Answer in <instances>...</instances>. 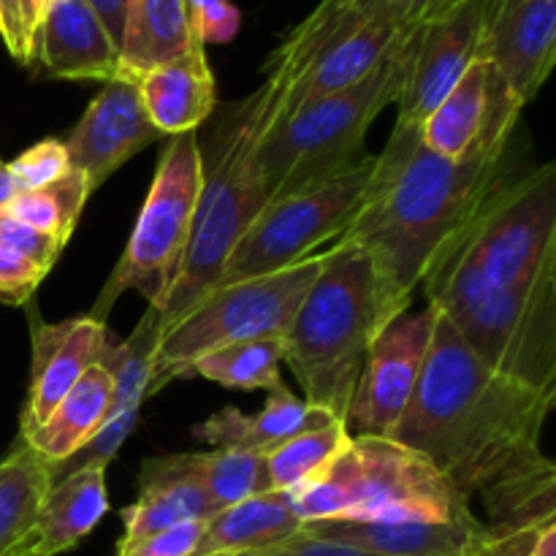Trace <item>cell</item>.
I'll list each match as a JSON object with an SVG mask.
<instances>
[{
  "label": "cell",
  "mask_w": 556,
  "mask_h": 556,
  "mask_svg": "<svg viewBox=\"0 0 556 556\" xmlns=\"http://www.w3.org/2000/svg\"><path fill=\"white\" fill-rule=\"evenodd\" d=\"M554 402L478 362L434 309L421 380L394 440L427 456L467 503L481 500L492 530H530L556 516V465L543 451Z\"/></svg>",
  "instance_id": "cell-1"
},
{
  "label": "cell",
  "mask_w": 556,
  "mask_h": 556,
  "mask_svg": "<svg viewBox=\"0 0 556 556\" xmlns=\"http://www.w3.org/2000/svg\"><path fill=\"white\" fill-rule=\"evenodd\" d=\"M510 155L514 147H503L445 161L421 144V128L394 125L362 210L337 239L367 253L386 326L407 313L445 244L510 172Z\"/></svg>",
  "instance_id": "cell-2"
},
{
  "label": "cell",
  "mask_w": 556,
  "mask_h": 556,
  "mask_svg": "<svg viewBox=\"0 0 556 556\" xmlns=\"http://www.w3.org/2000/svg\"><path fill=\"white\" fill-rule=\"evenodd\" d=\"M296 76L288 65L269 60L264 85L223 112L204 157L193 233L172 293L161 309L163 331L182 320L206 293L220 286L233 248L258 212L269 204L258 150L266 130L286 114Z\"/></svg>",
  "instance_id": "cell-3"
},
{
  "label": "cell",
  "mask_w": 556,
  "mask_h": 556,
  "mask_svg": "<svg viewBox=\"0 0 556 556\" xmlns=\"http://www.w3.org/2000/svg\"><path fill=\"white\" fill-rule=\"evenodd\" d=\"M383 329L367 253L334 242L282 334V364L302 386V400L345 424L369 348Z\"/></svg>",
  "instance_id": "cell-4"
},
{
  "label": "cell",
  "mask_w": 556,
  "mask_h": 556,
  "mask_svg": "<svg viewBox=\"0 0 556 556\" xmlns=\"http://www.w3.org/2000/svg\"><path fill=\"white\" fill-rule=\"evenodd\" d=\"M556 280V166L508 172L454 233L424 277L429 299L467 288Z\"/></svg>",
  "instance_id": "cell-5"
},
{
  "label": "cell",
  "mask_w": 556,
  "mask_h": 556,
  "mask_svg": "<svg viewBox=\"0 0 556 556\" xmlns=\"http://www.w3.org/2000/svg\"><path fill=\"white\" fill-rule=\"evenodd\" d=\"M418 30L421 27H416L367 79L282 114L266 130L258 166L269 201L340 177L367 157L364 139L369 125L400 98Z\"/></svg>",
  "instance_id": "cell-6"
},
{
  "label": "cell",
  "mask_w": 556,
  "mask_h": 556,
  "mask_svg": "<svg viewBox=\"0 0 556 556\" xmlns=\"http://www.w3.org/2000/svg\"><path fill=\"white\" fill-rule=\"evenodd\" d=\"M309 521H470V503L418 451L394 438H353L315 483L291 494Z\"/></svg>",
  "instance_id": "cell-7"
},
{
  "label": "cell",
  "mask_w": 556,
  "mask_h": 556,
  "mask_svg": "<svg viewBox=\"0 0 556 556\" xmlns=\"http://www.w3.org/2000/svg\"><path fill=\"white\" fill-rule=\"evenodd\" d=\"M201 179L204 150L199 144V130L172 136L157 157L155 177L134 233L92 307V318L106 324L109 309L123 291H139L150 307L163 309L193 233Z\"/></svg>",
  "instance_id": "cell-8"
},
{
  "label": "cell",
  "mask_w": 556,
  "mask_h": 556,
  "mask_svg": "<svg viewBox=\"0 0 556 556\" xmlns=\"http://www.w3.org/2000/svg\"><path fill=\"white\" fill-rule=\"evenodd\" d=\"M324 255L326 250L282 271L228 282L206 293L182 320L163 331L150 394L174 380L190 378L193 364L206 353L286 334L304 293L320 275Z\"/></svg>",
  "instance_id": "cell-9"
},
{
  "label": "cell",
  "mask_w": 556,
  "mask_h": 556,
  "mask_svg": "<svg viewBox=\"0 0 556 556\" xmlns=\"http://www.w3.org/2000/svg\"><path fill=\"white\" fill-rule=\"evenodd\" d=\"M494 372L556 396V280L525 288H467L429 299Z\"/></svg>",
  "instance_id": "cell-10"
},
{
  "label": "cell",
  "mask_w": 556,
  "mask_h": 556,
  "mask_svg": "<svg viewBox=\"0 0 556 556\" xmlns=\"http://www.w3.org/2000/svg\"><path fill=\"white\" fill-rule=\"evenodd\" d=\"M372 174L375 155H367L340 177L271 199L233 248L220 286L282 271L318 253L326 242H337L362 210Z\"/></svg>",
  "instance_id": "cell-11"
},
{
  "label": "cell",
  "mask_w": 556,
  "mask_h": 556,
  "mask_svg": "<svg viewBox=\"0 0 556 556\" xmlns=\"http://www.w3.org/2000/svg\"><path fill=\"white\" fill-rule=\"evenodd\" d=\"M432 329L434 309L427 304L418 313H402L375 337L348 410L345 427L353 438H394L421 380Z\"/></svg>",
  "instance_id": "cell-12"
},
{
  "label": "cell",
  "mask_w": 556,
  "mask_h": 556,
  "mask_svg": "<svg viewBox=\"0 0 556 556\" xmlns=\"http://www.w3.org/2000/svg\"><path fill=\"white\" fill-rule=\"evenodd\" d=\"M521 103L486 60H476L459 85L424 119L421 144L445 161L503 150L514 141Z\"/></svg>",
  "instance_id": "cell-13"
},
{
  "label": "cell",
  "mask_w": 556,
  "mask_h": 556,
  "mask_svg": "<svg viewBox=\"0 0 556 556\" xmlns=\"http://www.w3.org/2000/svg\"><path fill=\"white\" fill-rule=\"evenodd\" d=\"M483 3L486 0H465L418 30L410 71L396 98V125L421 128L470 71L481 54Z\"/></svg>",
  "instance_id": "cell-14"
},
{
  "label": "cell",
  "mask_w": 556,
  "mask_h": 556,
  "mask_svg": "<svg viewBox=\"0 0 556 556\" xmlns=\"http://www.w3.org/2000/svg\"><path fill=\"white\" fill-rule=\"evenodd\" d=\"M478 60L527 106L556 63V0H486Z\"/></svg>",
  "instance_id": "cell-15"
},
{
  "label": "cell",
  "mask_w": 556,
  "mask_h": 556,
  "mask_svg": "<svg viewBox=\"0 0 556 556\" xmlns=\"http://www.w3.org/2000/svg\"><path fill=\"white\" fill-rule=\"evenodd\" d=\"M163 139L150 123L141 103L139 85L130 76L117 74L103 81L101 92L65 139L71 168L81 172L96 193L125 161L144 147Z\"/></svg>",
  "instance_id": "cell-16"
},
{
  "label": "cell",
  "mask_w": 556,
  "mask_h": 556,
  "mask_svg": "<svg viewBox=\"0 0 556 556\" xmlns=\"http://www.w3.org/2000/svg\"><path fill=\"white\" fill-rule=\"evenodd\" d=\"M33 369L30 391L20 416V438L36 432L65 394L76 386V380L103 358L109 345L106 324L92 315L43 324L33 320Z\"/></svg>",
  "instance_id": "cell-17"
},
{
  "label": "cell",
  "mask_w": 556,
  "mask_h": 556,
  "mask_svg": "<svg viewBox=\"0 0 556 556\" xmlns=\"http://www.w3.org/2000/svg\"><path fill=\"white\" fill-rule=\"evenodd\" d=\"M27 68L47 79L109 81L119 71V52L87 0H49Z\"/></svg>",
  "instance_id": "cell-18"
},
{
  "label": "cell",
  "mask_w": 556,
  "mask_h": 556,
  "mask_svg": "<svg viewBox=\"0 0 556 556\" xmlns=\"http://www.w3.org/2000/svg\"><path fill=\"white\" fill-rule=\"evenodd\" d=\"M302 532L320 541L348 543L380 556H481L492 543V530L481 519L470 521H309Z\"/></svg>",
  "instance_id": "cell-19"
},
{
  "label": "cell",
  "mask_w": 556,
  "mask_h": 556,
  "mask_svg": "<svg viewBox=\"0 0 556 556\" xmlns=\"http://www.w3.org/2000/svg\"><path fill=\"white\" fill-rule=\"evenodd\" d=\"M212 516H215V508L195 476L193 454L147 459L141 465L139 500L123 510V538L119 541H141V538L168 530V527L212 519Z\"/></svg>",
  "instance_id": "cell-20"
},
{
  "label": "cell",
  "mask_w": 556,
  "mask_h": 556,
  "mask_svg": "<svg viewBox=\"0 0 556 556\" xmlns=\"http://www.w3.org/2000/svg\"><path fill=\"white\" fill-rule=\"evenodd\" d=\"M416 27H400L380 20H356L337 33L329 47L313 60L288 96L286 114L315 98L331 96L367 79Z\"/></svg>",
  "instance_id": "cell-21"
},
{
  "label": "cell",
  "mask_w": 556,
  "mask_h": 556,
  "mask_svg": "<svg viewBox=\"0 0 556 556\" xmlns=\"http://www.w3.org/2000/svg\"><path fill=\"white\" fill-rule=\"evenodd\" d=\"M204 43H193L185 54L147 71L136 79L141 103L161 136L199 130L217 106L215 74L206 63Z\"/></svg>",
  "instance_id": "cell-22"
},
{
  "label": "cell",
  "mask_w": 556,
  "mask_h": 556,
  "mask_svg": "<svg viewBox=\"0 0 556 556\" xmlns=\"http://www.w3.org/2000/svg\"><path fill=\"white\" fill-rule=\"evenodd\" d=\"M106 514V467H76L54 478L27 541V556L71 552L101 525Z\"/></svg>",
  "instance_id": "cell-23"
},
{
  "label": "cell",
  "mask_w": 556,
  "mask_h": 556,
  "mask_svg": "<svg viewBox=\"0 0 556 556\" xmlns=\"http://www.w3.org/2000/svg\"><path fill=\"white\" fill-rule=\"evenodd\" d=\"M329 421H337L331 413L291 394L286 386H277L275 391H269V400L255 416H248L239 407H223L210 421L193 429V438L212 448H244L266 456L286 440Z\"/></svg>",
  "instance_id": "cell-24"
},
{
  "label": "cell",
  "mask_w": 556,
  "mask_h": 556,
  "mask_svg": "<svg viewBox=\"0 0 556 556\" xmlns=\"http://www.w3.org/2000/svg\"><path fill=\"white\" fill-rule=\"evenodd\" d=\"M302 530L288 492H266L206 519L195 556H242L288 541Z\"/></svg>",
  "instance_id": "cell-25"
},
{
  "label": "cell",
  "mask_w": 556,
  "mask_h": 556,
  "mask_svg": "<svg viewBox=\"0 0 556 556\" xmlns=\"http://www.w3.org/2000/svg\"><path fill=\"white\" fill-rule=\"evenodd\" d=\"M112 375L103 364H92L79 380H76L74 389L60 400V405L54 407L52 416L30 432L25 440L43 462H49L52 467L68 462L76 451L85 448L92 440V434L101 429V424L106 421L109 405H112Z\"/></svg>",
  "instance_id": "cell-26"
},
{
  "label": "cell",
  "mask_w": 556,
  "mask_h": 556,
  "mask_svg": "<svg viewBox=\"0 0 556 556\" xmlns=\"http://www.w3.org/2000/svg\"><path fill=\"white\" fill-rule=\"evenodd\" d=\"M193 43L201 41L190 25V0H130L117 74L139 79Z\"/></svg>",
  "instance_id": "cell-27"
},
{
  "label": "cell",
  "mask_w": 556,
  "mask_h": 556,
  "mask_svg": "<svg viewBox=\"0 0 556 556\" xmlns=\"http://www.w3.org/2000/svg\"><path fill=\"white\" fill-rule=\"evenodd\" d=\"M52 481V465L25 440L0 462V556H27V541Z\"/></svg>",
  "instance_id": "cell-28"
},
{
  "label": "cell",
  "mask_w": 556,
  "mask_h": 556,
  "mask_svg": "<svg viewBox=\"0 0 556 556\" xmlns=\"http://www.w3.org/2000/svg\"><path fill=\"white\" fill-rule=\"evenodd\" d=\"M161 337V309L147 304V313L141 315L136 329L119 345L109 342L103 358L98 362L109 369L114 383L112 405H109L106 418L123 416V413H141V402L150 396Z\"/></svg>",
  "instance_id": "cell-29"
},
{
  "label": "cell",
  "mask_w": 556,
  "mask_h": 556,
  "mask_svg": "<svg viewBox=\"0 0 556 556\" xmlns=\"http://www.w3.org/2000/svg\"><path fill=\"white\" fill-rule=\"evenodd\" d=\"M351 445V432L342 421L307 429L266 454V481L271 492L296 494L318 481L337 456Z\"/></svg>",
  "instance_id": "cell-30"
},
{
  "label": "cell",
  "mask_w": 556,
  "mask_h": 556,
  "mask_svg": "<svg viewBox=\"0 0 556 556\" xmlns=\"http://www.w3.org/2000/svg\"><path fill=\"white\" fill-rule=\"evenodd\" d=\"M280 367L282 337H269L206 353L193 364L190 378H206L233 391H275L282 386Z\"/></svg>",
  "instance_id": "cell-31"
},
{
  "label": "cell",
  "mask_w": 556,
  "mask_h": 556,
  "mask_svg": "<svg viewBox=\"0 0 556 556\" xmlns=\"http://www.w3.org/2000/svg\"><path fill=\"white\" fill-rule=\"evenodd\" d=\"M90 195L92 190L85 174L71 168L54 182L43 185V188L20 190L3 212L14 220L25 223V226L36 228L41 233H49V237L60 239L65 244L74 233Z\"/></svg>",
  "instance_id": "cell-32"
},
{
  "label": "cell",
  "mask_w": 556,
  "mask_h": 556,
  "mask_svg": "<svg viewBox=\"0 0 556 556\" xmlns=\"http://www.w3.org/2000/svg\"><path fill=\"white\" fill-rule=\"evenodd\" d=\"M195 476L212 500V508L223 510L242 500L271 492L266 481V456L244 448H212L193 454Z\"/></svg>",
  "instance_id": "cell-33"
},
{
  "label": "cell",
  "mask_w": 556,
  "mask_h": 556,
  "mask_svg": "<svg viewBox=\"0 0 556 556\" xmlns=\"http://www.w3.org/2000/svg\"><path fill=\"white\" fill-rule=\"evenodd\" d=\"M342 3L356 11L362 20H380L400 27H424L465 0H342Z\"/></svg>",
  "instance_id": "cell-34"
},
{
  "label": "cell",
  "mask_w": 556,
  "mask_h": 556,
  "mask_svg": "<svg viewBox=\"0 0 556 556\" xmlns=\"http://www.w3.org/2000/svg\"><path fill=\"white\" fill-rule=\"evenodd\" d=\"M11 174H14L20 190H36L43 185L54 182L58 177H63L65 172H71L68 150H65V141L60 139H43L38 144L27 147L20 157L9 163Z\"/></svg>",
  "instance_id": "cell-35"
},
{
  "label": "cell",
  "mask_w": 556,
  "mask_h": 556,
  "mask_svg": "<svg viewBox=\"0 0 556 556\" xmlns=\"http://www.w3.org/2000/svg\"><path fill=\"white\" fill-rule=\"evenodd\" d=\"M49 0H0V41L20 65L30 63L33 36Z\"/></svg>",
  "instance_id": "cell-36"
},
{
  "label": "cell",
  "mask_w": 556,
  "mask_h": 556,
  "mask_svg": "<svg viewBox=\"0 0 556 556\" xmlns=\"http://www.w3.org/2000/svg\"><path fill=\"white\" fill-rule=\"evenodd\" d=\"M206 519L185 521V525L168 527V530L147 535L141 541H119L117 556H195L201 535H204Z\"/></svg>",
  "instance_id": "cell-37"
},
{
  "label": "cell",
  "mask_w": 556,
  "mask_h": 556,
  "mask_svg": "<svg viewBox=\"0 0 556 556\" xmlns=\"http://www.w3.org/2000/svg\"><path fill=\"white\" fill-rule=\"evenodd\" d=\"M0 244H5L9 250L20 253L22 258L33 261V264H38L47 271L58 264L60 253L65 248L60 239L36 231V228L9 217L5 212H0Z\"/></svg>",
  "instance_id": "cell-38"
},
{
  "label": "cell",
  "mask_w": 556,
  "mask_h": 556,
  "mask_svg": "<svg viewBox=\"0 0 556 556\" xmlns=\"http://www.w3.org/2000/svg\"><path fill=\"white\" fill-rule=\"evenodd\" d=\"M47 275V269L0 244V304L9 307L27 304Z\"/></svg>",
  "instance_id": "cell-39"
},
{
  "label": "cell",
  "mask_w": 556,
  "mask_h": 556,
  "mask_svg": "<svg viewBox=\"0 0 556 556\" xmlns=\"http://www.w3.org/2000/svg\"><path fill=\"white\" fill-rule=\"evenodd\" d=\"M190 25L201 43H226L237 36L242 14L231 0H190Z\"/></svg>",
  "instance_id": "cell-40"
},
{
  "label": "cell",
  "mask_w": 556,
  "mask_h": 556,
  "mask_svg": "<svg viewBox=\"0 0 556 556\" xmlns=\"http://www.w3.org/2000/svg\"><path fill=\"white\" fill-rule=\"evenodd\" d=\"M242 556H380V554L364 552V548L348 546V543L320 541V538H309L299 530L296 535L288 538V541L275 543V546L261 548V552L242 554Z\"/></svg>",
  "instance_id": "cell-41"
},
{
  "label": "cell",
  "mask_w": 556,
  "mask_h": 556,
  "mask_svg": "<svg viewBox=\"0 0 556 556\" xmlns=\"http://www.w3.org/2000/svg\"><path fill=\"white\" fill-rule=\"evenodd\" d=\"M128 3L130 0H87V5L96 11V16L101 20V25L106 27L109 38H112V43L117 47V52H119V47H123Z\"/></svg>",
  "instance_id": "cell-42"
},
{
  "label": "cell",
  "mask_w": 556,
  "mask_h": 556,
  "mask_svg": "<svg viewBox=\"0 0 556 556\" xmlns=\"http://www.w3.org/2000/svg\"><path fill=\"white\" fill-rule=\"evenodd\" d=\"M527 556H556V516L541 521L527 538Z\"/></svg>",
  "instance_id": "cell-43"
},
{
  "label": "cell",
  "mask_w": 556,
  "mask_h": 556,
  "mask_svg": "<svg viewBox=\"0 0 556 556\" xmlns=\"http://www.w3.org/2000/svg\"><path fill=\"white\" fill-rule=\"evenodd\" d=\"M20 193V185H16L14 174H11L9 163L0 161V212L9 206V201Z\"/></svg>",
  "instance_id": "cell-44"
}]
</instances>
